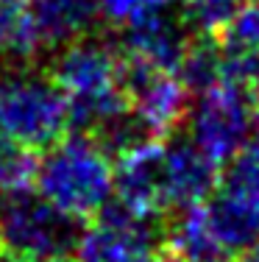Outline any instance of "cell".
I'll use <instances>...</instances> for the list:
<instances>
[{
    "instance_id": "6da1fadb",
    "label": "cell",
    "mask_w": 259,
    "mask_h": 262,
    "mask_svg": "<svg viewBox=\"0 0 259 262\" xmlns=\"http://www.w3.org/2000/svg\"><path fill=\"white\" fill-rule=\"evenodd\" d=\"M53 84L67 103V115L81 131L106 137L128 117L123 53L106 42L81 39L59 48Z\"/></svg>"
},
{
    "instance_id": "7a4b0ae2",
    "label": "cell",
    "mask_w": 259,
    "mask_h": 262,
    "mask_svg": "<svg viewBox=\"0 0 259 262\" xmlns=\"http://www.w3.org/2000/svg\"><path fill=\"white\" fill-rule=\"evenodd\" d=\"M34 187L45 201L73 221H86L109 207L114 195V167L109 151L92 134H61L36 159Z\"/></svg>"
},
{
    "instance_id": "3957f363",
    "label": "cell",
    "mask_w": 259,
    "mask_h": 262,
    "mask_svg": "<svg viewBox=\"0 0 259 262\" xmlns=\"http://www.w3.org/2000/svg\"><path fill=\"white\" fill-rule=\"evenodd\" d=\"M70 115L53 78L36 70L0 73V142L39 151L64 134Z\"/></svg>"
},
{
    "instance_id": "277c9868",
    "label": "cell",
    "mask_w": 259,
    "mask_h": 262,
    "mask_svg": "<svg viewBox=\"0 0 259 262\" xmlns=\"http://www.w3.org/2000/svg\"><path fill=\"white\" fill-rule=\"evenodd\" d=\"M76 237V221L36 190L0 198V251L9 257H64Z\"/></svg>"
},
{
    "instance_id": "5b68a950",
    "label": "cell",
    "mask_w": 259,
    "mask_h": 262,
    "mask_svg": "<svg viewBox=\"0 0 259 262\" xmlns=\"http://www.w3.org/2000/svg\"><path fill=\"white\" fill-rule=\"evenodd\" d=\"M190 142L215 162H231L251 137V92L231 84H212L187 109Z\"/></svg>"
},
{
    "instance_id": "8992f818",
    "label": "cell",
    "mask_w": 259,
    "mask_h": 262,
    "mask_svg": "<svg viewBox=\"0 0 259 262\" xmlns=\"http://www.w3.org/2000/svg\"><path fill=\"white\" fill-rule=\"evenodd\" d=\"M76 262H162V243L151 221L123 207H103L76 237Z\"/></svg>"
},
{
    "instance_id": "52a82bcc",
    "label": "cell",
    "mask_w": 259,
    "mask_h": 262,
    "mask_svg": "<svg viewBox=\"0 0 259 262\" xmlns=\"http://www.w3.org/2000/svg\"><path fill=\"white\" fill-rule=\"evenodd\" d=\"M126 101L137 128L151 140L168 137L187 117V86L170 70H156L137 61H126Z\"/></svg>"
},
{
    "instance_id": "ba28073f",
    "label": "cell",
    "mask_w": 259,
    "mask_h": 262,
    "mask_svg": "<svg viewBox=\"0 0 259 262\" xmlns=\"http://www.w3.org/2000/svg\"><path fill=\"white\" fill-rule=\"evenodd\" d=\"M218 232L234 251L259 237V142L245 145L218 179L215 201L209 204Z\"/></svg>"
},
{
    "instance_id": "9c48e42d",
    "label": "cell",
    "mask_w": 259,
    "mask_h": 262,
    "mask_svg": "<svg viewBox=\"0 0 259 262\" xmlns=\"http://www.w3.org/2000/svg\"><path fill=\"white\" fill-rule=\"evenodd\" d=\"M112 167L117 207L145 221H153L170 209L164 187V140L145 137L131 142L117 151Z\"/></svg>"
},
{
    "instance_id": "30bf717a",
    "label": "cell",
    "mask_w": 259,
    "mask_h": 262,
    "mask_svg": "<svg viewBox=\"0 0 259 262\" xmlns=\"http://www.w3.org/2000/svg\"><path fill=\"white\" fill-rule=\"evenodd\" d=\"M123 31H126V36H123V59L137 61V64H145V67H156V70L176 73L178 61H181V56L190 45L184 23L168 14V6L134 20Z\"/></svg>"
},
{
    "instance_id": "8fae6325",
    "label": "cell",
    "mask_w": 259,
    "mask_h": 262,
    "mask_svg": "<svg viewBox=\"0 0 259 262\" xmlns=\"http://www.w3.org/2000/svg\"><path fill=\"white\" fill-rule=\"evenodd\" d=\"M234 254L237 251L218 232L206 201L181 207L162 243V257L168 262H234Z\"/></svg>"
},
{
    "instance_id": "7c38bea8",
    "label": "cell",
    "mask_w": 259,
    "mask_h": 262,
    "mask_svg": "<svg viewBox=\"0 0 259 262\" xmlns=\"http://www.w3.org/2000/svg\"><path fill=\"white\" fill-rule=\"evenodd\" d=\"M164 187L170 209L201 204L218 187V165L190 140L164 142Z\"/></svg>"
},
{
    "instance_id": "4fadbf2b",
    "label": "cell",
    "mask_w": 259,
    "mask_h": 262,
    "mask_svg": "<svg viewBox=\"0 0 259 262\" xmlns=\"http://www.w3.org/2000/svg\"><path fill=\"white\" fill-rule=\"evenodd\" d=\"M42 51H59L81 39L98 20V0H28Z\"/></svg>"
},
{
    "instance_id": "5bb4252c",
    "label": "cell",
    "mask_w": 259,
    "mask_h": 262,
    "mask_svg": "<svg viewBox=\"0 0 259 262\" xmlns=\"http://www.w3.org/2000/svg\"><path fill=\"white\" fill-rule=\"evenodd\" d=\"M34 176H36L34 151L0 142V198L20 192V190H31Z\"/></svg>"
},
{
    "instance_id": "9a60e30c",
    "label": "cell",
    "mask_w": 259,
    "mask_h": 262,
    "mask_svg": "<svg viewBox=\"0 0 259 262\" xmlns=\"http://www.w3.org/2000/svg\"><path fill=\"white\" fill-rule=\"evenodd\" d=\"M240 6L243 0H184V17L201 34L215 36L229 26Z\"/></svg>"
},
{
    "instance_id": "2e32d148",
    "label": "cell",
    "mask_w": 259,
    "mask_h": 262,
    "mask_svg": "<svg viewBox=\"0 0 259 262\" xmlns=\"http://www.w3.org/2000/svg\"><path fill=\"white\" fill-rule=\"evenodd\" d=\"M170 0H98V11L117 28H126L139 17L164 9Z\"/></svg>"
},
{
    "instance_id": "e0dca14e",
    "label": "cell",
    "mask_w": 259,
    "mask_h": 262,
    "mask_svg": "<svg viewBox=\"0 0 259 262\" xmlns=\"http://www.w3.org/2000/svg\"><path fill=\"white\" fill-rule=\"evenodd\" d=\"M240 251H243V254H240L237 262H259V237L254 243H248L245 248H240Z\"/></svg>"
},
{
    "instance_id": "ac0fdd59",
    "label": "cell",
    "mask_w": 259,
    "mask_h": 262,
    "mask_svg": "<svg viewBox=\"0 0 259 262\" xmlns=\"http://www.w3.org/2000/svg\"><path fill=\"white\" fill-rule=\"evenodd\" d=\"M251 131H256L259 137V86L251 92Z\"/></svg>"
},
{
    "instance_id": "d6986e66",
    "label": "cell",
    "mask_w": 259,
    "mask_h": 262,
    "mask_svg": "<svg viewBox=\"0 0 259 262\" xmlns=\"http://www.w3.org/2000/svg\"><path fill=\"white\" fill-rule=\"evenodd\" d=\"M6 262H67L64 257H9Z\"/></svg>"
},
{
    "instance_id": "ffe728a7",
    "label": "cell",
    "mask_w": 259,
    "mask_h": 262,
    "mask_svg": "<svg viewBox=\"0 0 259 262\" xmlns=\"http://www.w3.org/2000/svg\"><path fill=\"white\" fill-rule=\"evenodd\" d=\"M3 3H6V0H0V6H3Z\"/></svg>"
}]
</instances>
